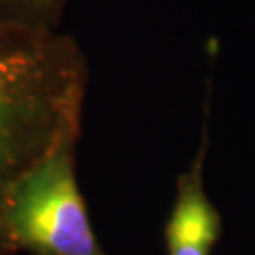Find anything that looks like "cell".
Wrapping results in <instances>:
<instances>
[{"label": "cell", "instance_id": "cell-1", "mask_svg": "<svg viewBox=\"0 0 255 255\" xmlns=\"http://www.w3.org/2000/svg\"><path fill=\"white\" fill-rule=\"evenodd\" d=\"M89 64L61 30L0 23V255H13L8 208L21 182L82 136Z\"/></svg>", "mask_w": 255, "mask_h": 255}, {"label": "cell", "instance_id": "cell-2", "mask_svg": "<svg viewBox=\"0 0 255 255\" xmlns=\"http://www.w3.org/2000/svg\"><path fill=\"white\" fill-rule=\"evenodd\" d=\"M78 142L55 149L13 193L6 225L15 254L106 255L93 233L76 178Z\"/></svg>", "mask_w": 255, "mask_h": 255}, {"label": "cell", "instance_id": "cell-3", "mask_svg": "<svg viewBox=\"0 0 255 255\" xmlns=\"http://www.w3.org/2000/svg\"><path fill=\"white\" fill-rule=\"evenodd\" d=\"M210 80L204 99L201 147L191 166L178 176L176 197L164 227L166 255H210L221 235V216L204 189V159L208 149Z\"/></svg>", "mask_w": 255, "mask_h": 255}, {"label": "cell", "instance_id": "cell-4", "mask_svg": "<svg viewBox=\"0 0 255 255\" xmlns=\"http://www.w3.org/2000/svg\"><path fill=\"white\" fill-rule=\"evenodd\" d=\"M70 0H0V23L59 30Z\"/></svg>", "mask_w": 255, "mask_h": 255}]
</instances>
